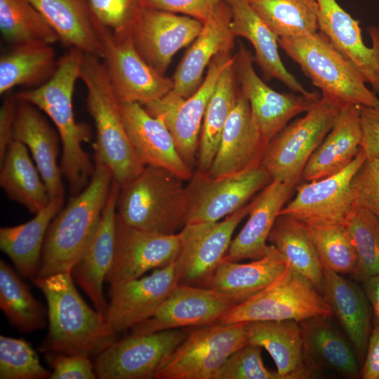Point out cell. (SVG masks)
<instances>
[{"label":"cell","mask_w":379,"mask_h":379,"mask_svg":"<svg viewBox=\"0 0 379 379\" xmlns=\"http://www.w3.org/2000/svg\"><path fill=\"white\" fill-rule=\"evenodd\" d=\"M248 342L265 349L281 379L313 376L303 352L301 328L294 320L256 321L246 323Z\"/></svg>","instance_id":"obj_33"},{"label":"cell","mask_w":379,"mask_h":379,"mask_svg":"<svg viewBox=\"0 0 379 379\" xmlns=\"http://www.w3.org/2000/svg\"><path fill=\"white\" fill-rule=\"evenodd\" d=\"M253 55L240 44L234 62L240 90L246 97L254 121L267 145L295 116L305 113L321 95L306 96L296 93H279L257 74Z\"/></svg>","instance_id":"obj_16"},{"label":"cell","mask_w":379,"mask_h":379,"mask_svg":"<svg viewBox=\"0 0 379 379\" xmlns=\"http://www.w3.org/2000/svg\"><path fill=\"white\" fill-rule=\"evenodd\" d=\"M231 11L233 35L247 39L254 49L253 60L269 81L277 79L291 91L306 96L309 92L284 65L278 51L279 38L268 27L246 0H224Z\"/></svg>","instance_id":"obj_28"},{"label":"cell","mask_w":379,"mask_h":379,"mask_svg":"<svg viewBox=\"0 0 379 379\" xmlns=\"http://www.w3.org/2000/svg\"><path fill=\"white\" fill-rule=\"evenodd\" d=\"M261 350L258 345H244L227 358L214 379H281L277 371L265 367Z\"/></svg>","instance_id":"obj_47"},{"label":"cell","mask_w":379,"mask_h":379,"mask_svg":"<svg viewBox=\"0 0 379 379\" xmlns=\"http://www.w3.org/2000/svg\"><path fill=\"white\" fill-rule=\"evenodd\" d=\"M84 53L76 48L58 60L55 72L42 85L15 94L20 100L32 104L53 122L62 144L60 169L72 196L88 185L95 170L83 144L91 140L90 127L76 121L73 94Z\"/></svg>","instance_id":"obj_1"},{"label":"cell","mask_w":379,"mask_h":379,"mask_svg":"<svg viewBox=\"0 0 379 379\" xmlns=\"http://www.w3.org/2000/svg\"><path fill=\"white\" fill-rule=\"evenodd\" d=\"M341 107L321 95L305 114L287 124L268 143L260 166L272 180L295 187L309 159L332 128Z\"/></svg>","instance_id":"obj_7"},{"label":"cell","mask_w":379,"mask_h":379,"mask_svg":"<svg viewBox=\"0 0 379 379\" xmlns=\"http://www.w3.org/2000/svg\"><path fill=\"white\" fill-rule=\"evenodd\" d=\"M120 109L130 142L140 161L145 166L162 168L183 180H190L193 175L192 169L180 156L164 119L151 115L138 102H120Z\"/></svg>","instance_id":"obj_21"},{"label":"cell","mask_w":379,"mask_h":379,"mask_svg":"<svg viewBox=\"0 0 379 379\" xmlns=\"http://www.w3.org/2000/svg\"><path fill=\"white\" fill-rule=\"evenodd\" d=\"M324 268L352 275L357 263L356 250L345 225H305Z\"/></svg>","instance_id":"obj_44"},{"label":"cell","mask_w":379,"mask_h":379,"mask_svg":"<svg viewBox=\"0 0 379 379\" xmlns=\"http://www.w3.org/2000/svg\"><path fill=\"white\" fill-rule=\"evenodd\" d=\"M18 100L16 95H8L0 108V163L10 144L13 141V127Z\"/></svg>","instance_id":"obj_52"},{"label":"cell","mask_w":379,"mask_h":379,"mask_svg":"<svg viewBox=\"0 0 379 379\" xmlns=\"http://www.w3.org/2000/svg\"><path fill=\"white\" fill-rule=\"evenodd\" d=\"M120 188L113 180L98 227L71 271L74 281L81 287L94 307L105 315L108 303L104 295L103 284L114 261L117 204Z\"/></svg>","instance_id":"obj_22"},{"label":"cell","mask_w":379,"mask_h":379,"mask_svg":"<svg viewBox=\"0 0 379 379\" xmlns=\"http://www.w3.org/2000/svg\"><path fill=\"white\" fill-rule=\"evenodd\" d=\"M105 66L112 90L120 102L145 105L168 94L172 78L154 69L137 51L131 36L116 39L112 32L98 24Z\"/></svg>","instance_id":"obj_12"},{"label":"cell","mask_w":379,"mask_h":379,"mask_svg":"<svg viewBox=\"0 0 379 379\" xmlns=\"http://www.w3.org/2000/svg\"><path fill=\"white\" fill-rule=\"evenodd\" d=\"M286 262L271 244L266 254L247 263L224 259L202 286L218 291L240 304L272 284Z\"/></svg>","instance_id":"obj_32"},{"label":"cell","mask_w":379,"mask_h":379,"mask_svg":"<svg viewBox=\"0 0 379 379\" xmlns=\"http://www.w3.org/2000/svg\"><path fill=\"white\" fill-rule=\"evenodd\" d=\"M366 159L361 148L354 159L341 171L296 186L295 197L279 215H288L305 225H345L354 206L352 181Z\"/></svg>","instance_id":"obj_13"},{"label":"cell","mask_w":379,"mask_h":379,"mask_svg":"<svg viewBox=\"0 0 379 379\" xmlns=\"http://www.w3.org/2000/svg\"><path fill=\"white\" fill-rule=\"evenodd\" d=\"M188 334L180 328L131 335L116 340L95 357L100 379H149L165 364Z\"/></svg>","instance_id":"obj_11"},{"label":"cell","mask_w":379,"mask_h":379,"mask_svg":"<svg viewBox=\"0 0 379 379\" xmlns=\"http://www.w3.org/2000/svg\"><path fill=\"white\" fill-rule=\"evenodd\" d=\"M354 206L365 208L379 219V157L366 159L352 181Z\"/></svg>","instance_id":"obj_48"},{"label":"cell","mask_w":379,"mask_h":379,"mask_svg":"<svg viewBox=\"0 0 379 379\" xmlns=\"http://www.w3.org/2000/svg\"><path fill=\"white\" fill-rule=\"evenodd\" d=\"M19 275L7 262L0 260V308L20 332L30 333L46 326L47 310Z\"/></svg>","instance_id":"obj_40"},{"label":"cell","mask_w":379,"mask_h":379,"mask_svg":"<svg viewBox=\"0 0 379 379\" xmlns=\"http://www.w3.org/2000/svg\"><path fill=\"white\" fill-rule=\"evenodd\" d=\"M203 25L189 16L145 8L130 36L141 57L164 75L175 54L194 41Z\"/></svg>","instance_id":"obj_19"},{"label":"cell","mask_w":379,"mask_h":379,"mask_svg":"<svg viewBox=\"0 0 379 379\" xmlns=\"http://www.w3.org/2000/svg\"><path fill=\"white\" fill-rule=\"evenodd\" d=\"M101 58L84 53L79 79L87 90L86 103L96 136L94 161L105 165L121 187L144 169L130 142L117 98Z\"/></svg>","instance_id":"obj_4"},{"label":"cell","mask_w":379,"mask_h":379,"mask_svg":"<svg viewBox=\"0 0 379 379\" xmlns=\"http://www.w3.org/2000/svg\"><path fill=\"white\" fill-rule=\"evenodd\" d=\"M58 60L51 45L29 43L13 46L0 58V94L17 86L38 87L53 74Z\"/></svg>","instance_id":"obj_39"},{"label":"cell","mask_w":379,"mask_h":379,"mask_svg":"<svg viewBox=\"0 0 379 379\" xmlns=\"http://www.w3.org/2000/svg\"><path fill=\"white\" fill-rule=\"evenodd\" d=\"M248 343L246 323L212 324L188 333L156 379H214L227 358Z\"/></svg>","instance_id":"obj_9"},{"label":"cell","mask_w":379,"mask_h":379,"mask_svg":"<svg viewBox=\"0 0 379 379\" xmlns=\"http://www.w3.org/2000/svg\"><path fill=\"white\" fill-rule=\"evenodd\" d=\"M361 148L367 159L379 157V108L360 106Z\"/></svg>","instance_id":"obj_51"},{"label":"cell","mask_w":379,"mask_h":379,"mask_svg":"<svg viewBox=\"0 0 379 379\" xmlns=\"http://www.w3.org/2000/svg\"><path fill=\"white\" fill-rule=\"evenodd\" d=\"M180 244L179 233L166 234L137 229L124 224L117 215L114 261L105 279L109 291L150 270L174 262Z\"/></svg>","instance_id":"obj_17"},{"label":"cell","mask_w":379,"mask_h":379,"mask_svg":"<svg viewBox=\"0 0 379 379\" xmlns=\"http://www.w3.org/2000/svg\"><path fill=\"white\" fill-rule=\"evenodd\" d=\"M278 36L300 37L319 31L316 0H246Z\"/></svg>","instance_id":"obj_41"},{"label":"cell","mask_w":379,"mask_h":379,"mask_svg":"<svg viewBox=\"0 0 379 379\" xmlns=\"http://www.w3.org/2000/svg\"><path fill=\"white\" fill-rule=\"evenodd\" d=\"M221 0H143L144 8L189 16L203 24L213 14Z\"/></svg>","instance_id":"obj_50"},{"label":"cell","mask_w":379,"mask_h":379,"mask_svg":"<svg viewBox=\"0 0 379 379\" xmlns=\"http://www.w3.org/2000/svg\"><path fill=\"white\" fill-rule=\"evenodd\" d=\"M63 205L64 198L51 199L30 220L0 228V248L21 277L32 280L36 277L47 231Z\"/></svg>","instance_id":"obj_35"},{"label":"cell","mask_w":379,"mask_h":379,"mask_svg":"<svg viewBox=\"0 0 379 379\" xmlns=\"http://www.w3.org/2000/svg\"><path fill=\"white\" fill-rule=\"evenodd\" d=\"M230 23V8L221 0L177 67L172 78L173 87L166 94L169 98H189L202 83L204 72L212 60L222 52L232 51L235 36Z\"/></svg>","instance_id":"obj_23"},{"label":"cell","mask_w":379,"mask_h":379,"mask_svg":"<svg viewBox=\"0 0 379 379\" xmlns=\"http://www.w3.org/2000/svg\"><path fill=\"white\" fill-rule=\"evenodd\" d=\"M279 46L320 88L321 95L341 108L350 105L379 108V99L366 86L361 72L321 32L279 38Z\"/></svg>","instance_id":"obj_5"},{"label":"cell","mask_w":379,"mask_h":379,"mask_svg":"<svg viewBox=\"0 0 379 379\" xmlns=\"http://www.w3.org/2000/svg\"><path fill=\"white\" fill-rule=\"evenodd\" d=\"M306 364L313 374L324 371L345 377L359 376L358 358L350 340L332 317L319 316L299 322Z\"/></svg>","instance_id":"obj_29"},{"label":"cell","mask_w":379,"mask_h":379,"mask_svg":"<svg viewBox=\"0 0 379 379\" xmlns=\"http://www.w3.org/2000/svg\"><path fill=\"white\" fill-rule=\"evenodd\" d=\"M267 145L254 121L249 102L239 89L236 105L222 131L213 163L212 178L235 174L258 166Z\"/></svg>","instance_id":"obj_25"},{"label":"cell","mask_w":379,"mask_h":379,"mask_svg":"<svg viewBox=\"0 0 379 379\" xmlns=\"http://www.w3.org/2000/svg\"><path fill=\"white\" fill-rule=\"evenodd\" d=\"M237 84L234 55L220 74L206 109L197 153L199 172L207 173L213 163L225 126L237 100Z\"/></svg>","instance_id":"obj_37"},{"label":"cell","mask_w":379,"mask_h":379,"mask_svg":"<svg viewBox=\"0 0 379 379\" xmlns=\"http://www.w3.org/2000/svg\"><path fill=\"white\" fill-rule=\"evenodd\" d=\"M363 285L371 307L374 324L379 326V274L371 277Z\"/></svg>","instance_id":"obj_54"},{"label":"cell","mask_w":379,"mask_h":379,"mask_svg":"<svg viewBox=\"0 0 379 379\" xmlns=\"http://www.w3.org/2000/svg\"><path fill=\"white\" fill-rule=\"evenodd\" d=\"M295 186L272 180L250 203L248 218L232 240L224 259L238 262L255 260L267 252L268 237L279 212L293 194Z\"/></svg>","instance_id":"obj_26"},{"label":"cell","mask_w":379,"mask_h":379,"mask_svg":"<svg viewBox=\"0 0 379 379\" xmlns=\"http://www.w3.org/2000/svg\"><path fill=\"white\" fill-rule=\"evenodd\" d=\"M234 55L231 51L217 55L208 65L202 83L189 98L173 100L165 95L143 105L151 115L164 119L180 156L191 169L197 156L201 125L208 101L220 74Z\"/></svg>","instance_id":"obj_14"},{"label":"cell","mask_w":379,"mask_h":379,"mask_svg":"<svg viewBox=\"0 0 379 379\" xmlns=\"http://www.w3.org/2000/svg\"><path fill=\"white\" fill-rule=\"evenodd\" d=\"M96 22L117 40L130 36L142 10L143 0H86Z\"/></svg>","instance_id":"obj_46"},{"label":"cell","mask_w":379,"mask_h":379,"mask_svg":"<svg viewBox=\"0 0 379 379\" xmlns=\"http://www.w3.org/2000/svg\"><path fill=\"white\" fill-rule=\"evenodd\" d=\"M112 181L109 169L95 161L88 185L72 196L51 222L36 277L71 272L98 227Z\"/></svg>","instance_id":"obj_3"},{"label":"cell","mask_w":379,"mask_h":379,"mask_svg":"<svg viewBox=\"0 0 379 379\" xmlns=\"http://www.w3.org/2000/svg\"><path fill=\"white\" fill-rule=\"evenodd\" d=\"M333 317L323 295L303 275L286 264L270 286L237 305L217 323L232 324L256 321L294 320Z\"/></svg>","instance_id":"obj_8"},{"label":"cell","mask_w":379,"mask_h":379,"mask_svg":"<svg viewBox=\"0 0 379 379\" xmlns=\"http://www.w3.org/2000/svg\"><path fill=\"white\" fill-rule=\"evenodd\" d=\"M272 180L258 166L218 178L197 171L185 186V223L216 222L234 213Z\"/></svg>","instance_id":"obj_10"},{"label":"cell","mask_w":379,"mask_h":379,"mask_svg":"<svg viewBox=\"0 0 379 379\" xmlns=\"http://www.w3.org/2000/svg\"><path fill=\"white\" fill-rule=\"evenodd\" d=\"M50 375L27 340L0 335L1 379H45Z\"/></svg>","instance_id":"obj_45"},{"label":"cell","mask_w":379,"mask_h":379,"mask_svg":"<svg viewBox=\"0 0 379 379\" xmlns=\"http://www.w3.org/2000/svg\"><path fill=\"white\" fill-rule=\"evenodd\" d=\"M249 209L248 204L223 220L183 225L179 232L180 249L175 261L179 284L203 286L224 260L234 232Z\"/></svg>","instance_id":"obj_15"},{"label":"cell","mask_w":379,"mask_h":379,"mask_svg":"<svg viewBox=\"0 0 379 379\" xmlns=\"http://www.w3.org/2000/svg\"><path fill=\"white\" fill-rule=\"evenodd\" d=\"M0 164V185L10 199L34 214L48 204L47 187L26 145L13 140Z\"/></svg>","instance_id":"obj_36"},{"label":"cell","mask_w":379,"mask_h":379,"mask_svg":"<svg viewBox=\"0 0 379 379\" xmlns=\"http://www.w3.org/2000/svg\"><path fill=\"white\" fill-rule=\"evenodd\" d=\"M0 30L13 46L53 44L59 37L44 15L27 0H0Z\"/></svg>","instance_id":"obj_42"},{"label":"cell","mask_w":379,"mask_h":379,"mask_svg":"<svg viewBox=\"0 0 379 379\" xmlns=\"http://www.w3.org/2000/svg\"><path fill=\"white\" fill-rule=\"evenodd\" d=\"M178 284L174 262L110 291L105 314L109 326L117 334L150 318Z\"/></svg>","instance_id":"obj_20"},{"label":"cell","mask_w":379,"mask_h":379,"mask_svg":"<svg viewBox=\"0 0 379 379\" xmlns=\"http://www.w3.org/2000/svg\"><path fill=\"white\" fill-rule=\"evenodd\" d=\"M51 368L50 379H95L97 375L91 357L83 354L45 353Z\"/></svg>","instance_id":"obj_49"},{"label":"cell","mask_w":379,"mask_h":379,"mask_svg":"<svg viewBox=\"0 0 379 379\" xmlns=\"http://www.w3.org/2000/svg\"><path fill=\"white\" fill-rule=\"evenodd\" d=\"M268 241L288 265L309 279L322 293L324 268L305 225L288 215H280Z\"/></svg>","instance_id":"obj_38"},{"label":"cell","mask_w":379,"mask_h":379,"mask_svg":"<svg viewBox=\"0 0 379 379\" xmlns=\"http://www.w3.org/2000/svg\"><path fill=\"white\" fill-rule=\"evenodd\" d=\"M183 180L162 168L147 166L120 188L117 215L124 224L142 230L174 234L185 223Z\"/></svg>","instance_id":"obj_6"},{"label":"cell","mask_w":379,"mask_h":379,"mask_svg":"<svg viewBox=\"0 0 379 379\" xmlns=\"http://www.w3.org/2000/svg\"><path fill=\"white\" fill-rule=\"evenodd\" d=\"M46 18L65 45L102 58L103 47L86 0H27Z\"/></svg>","instance_id":"obj_34"},{"label":"cell","mask_w":379,"mask_h":379,"mask_svg":"<svg viewBox=\"0 0 379 379\" xmlns=\"http://www.w3.org/2000/svg\"><path fill=\"white\" fill-rule=\"evenodd\" d=\"M322 295L352 344L358 360L364 359L371 332V307L356 281L324 268Z\"/></svg>","instance_id":"obj_30"},{"label":"cell","mask_w":379,"mask_h":379,"mask_svg":"<svg viewBox=\"0 0 379 379\" xmlns=\"http://www.w3.org/2000/svg\"><path fill=\"white\" fill-rule=\"evenodd\" d=\"M236 305L213 289L178 284L153 316L131 329V334L215 324Z\"/></svg>","instance_id":"obj_18"},{"label":"cell","mask_w":379,"mask_h":379,"mask_svg":"<svg viewBox=\"0 0 379 379\" xmlns=\"http://www.w3.org/2000/svg\"><path fill=\"white\" fill-rule=\"evenodd\" d=\"M360 375L363 379H379V326L374 325L369 335Z\"/></svg>","instance_id":"obj_53"},{"label":"cell","mask_w":379,"mask_h":379,"mask_svg":"<svg viewBox=\"0 0 379 379\" xmlns=\"http://www.w3.org/2000/svg\"><path fill=\"white\" fill-rule=\"evenodd\" d=\"M360 106L343 107L327 135L309 159L301 180L324 178L345 168L361 149Z\"/></svg>","instance_id":"obj_31"},{"label":"cell","mask_w":379,"mask_h":379,"mask_svg":"<svg viewBox=\"0 0 379 379\" xmlns=\"http://www.w3.org/2000/svg\"><path fill=\"white\" fill-rule=\"evenodd\" d=\"M40 111L32 104L18 100L13 140L23 143L31 152L50 200L64 198L62 172L58 164L59 135Z\"/></svg>","instance_id":"obj_27"},{"label":"cell","mask_w":379,"mask_h":379,"mask_svg":"<svg viewBox=\"0 0 379 379\" xmlns=\"http://www.w3.org/2000/svg\"><path fill=\"white\" fill-rule=\"evenodd\" d=\"M345 225L357 255L352 276L357 282L364 283L379 274V219L368 209L354 206Z\"/></svg>","instance_id":"obj_43"},{"label":"cell","mask_w":379,"mask_h":379,"mask_svg":"<svg viewBox=\"0 0 379 379\" xmlns=\"http://www.w3.org/2000/svg\"><path fill=\"white\" fill-rule=\"evenodd\" d=\"M33 281L48 305V332L41 352L96 357L117 340L106 316L80 295L71 272L36 277Z\"/></svg>","instance_id":"obj_2"},{"label":"cell","mask_w":379,"mask_h":379,"mask_svg":"<svg viewBox=\"0 0 379 379\" xmlns=\"http://www.w3.org/2000/svg\"><path fill=\"white\" fill-rule=\"evenodd\" d=\"M318 4L319 31L359 69L379 95V27L371 25L368 32L372 45H365L359 22L354 19L336 0H316Z\"/></svg>","instance_id":"obj_24"}]
</instances>
